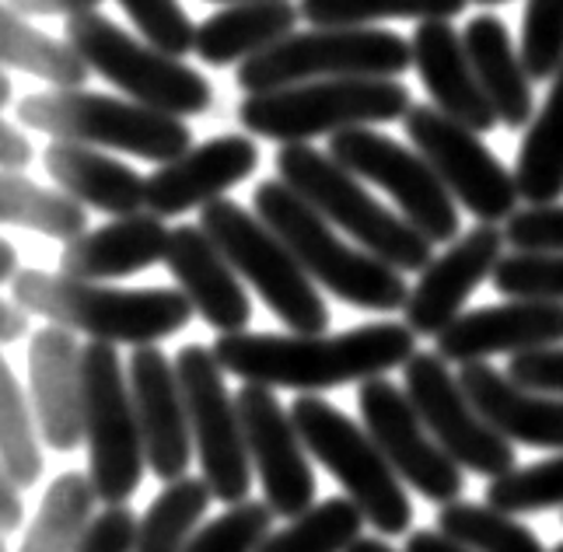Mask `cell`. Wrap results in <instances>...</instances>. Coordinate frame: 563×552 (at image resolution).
Listing matches in <instances>:
<instances>
[{
  "label": "cell",
  "mask_w": 563,
  "mask_h": 552,
  "mask_svg": "<svg viewBox=\"0 0 563 552\" xmlns=\"http://www.w3.org/2000/svg\"><path fill=\"white\" fill-rule=\"evenodd\" d=\"M11 95H14L11 77H0V102H4V109H11Z\"/></svg>",
  "instance_id": "11a10c76"
},
{
  "label": "cell",
  "mask_w": 563,
  "mask_h": 552,
  "mask_svg": "<svg viewBox=\"0 0 563 552\" xmlns=\"http://www.w3.org/2000/svg\"><path fill=\"white\" fill-rule=\"evenodd\" d=\"M553 552H563V542H560V545H553Z\"/></svg>",
  "instance_id": "680465c9"
},
{
  "label": "cell",
  "mask_w": 563,
  "mask_h": 552,
  "mask_svg": "<svg viewBox=\"0 0 563 552\" xmlns=\"http://www.w3.org/2000/svg\"><path fill=\"white\" fill-rule=\"evenodd\" d=\"M413 67L431 102L476 133H490L500 115L473 70L470 49L449 22H420L413 32Z\"/></svg>",
  "instance_id": "cb8c5ba5"
},
{
  "label": "cell",
  "mask_w": 563,
  "mask_h": 552,
  "mask_svg": "<svg viewBox=\"0 0 563 552\" xmlns=\"http://www.w3.org/2000/svg\"><path fill=\"white\" fill-rule=\"evenodd\" d=\"M133 542H137V515L123 504L95 515L77 552H133Z\"/></svg>",
  "instance_id": "f6af8a7d"
},
{
  "label": "cell",
  "mask_w": 563,
  "mask_h": 552,
  "mask_svg": "<svg viewBox=\"0 0 563 552\" xmlns=\"http://www.w3.org/2000/svg\"><path fill=\"white\" fill-rule=\"evenodd\" d=\"M406 136L434 165L441 183L479 224H500L518 210L515 172L500 165V157L479 141V133L452 120L449 112L431 106H413L406 112Z\"/></svg>",
  "instance_id": "5bb4252c"
},
{
  "label": "cell",
  "mask_w": 563,
  "mask_h": 552,
  "mask_svg": "<svg viewBox=\"0 0 563 552\" xmlns=\"http://www.w3.org/2000/svg\"><path fill=\"white\" fill-rule=\"evenodd\" d=\"M25 525V504H22V489H18L14 483L0 479V528L8 531H18Z\"/></svg>",
  "instance_id": "681fc988"
},
{
  "label": "cell",
  "mask_w": 563,
  "mask_h": 552,
  "mask_svg": "<svg viewBox=\"0 0 563 552\" xmlns=\"http://www.w3.org/2000/svg\"><path fill=\"white\" fill-rule=\"evenodd\" d=\"M43 165L49 179L70 192L85 207H95L112 217H126L147 207V179L115 157L102 154L99 147L74 144V141H53L43 151Z\"/></svg>",
  "instance_id": "4316f807"
},
{
  "label": "cell",
  "mask_w": 563,
  "mask_h": 552,
  "mask_svg": "<svg viewBox=\"0 0 563 552\" xmlns=\"http://www.w3.org/2000/svg\"><path fill=\"white\" fill-rule=\"evenodd\" d=\"M521 64L532 81H553L563 67V0H526L521 14Z\"/></svg>",
  "instance_id": "60d3db41"
},
{
  "label": "cell",
  "mask_w": 563,
  "mask_h": 552,
  "mask_svg": "<svg viewBox=\"0 0 563 552\" xmlns=\"http://www.w3.org/2000/svg\"><path fill=\"white\" fill-rule=\"evenodd\" d=\"M462 43L470 49L473 70L479 77L483 91L494 102L504 126L521 130L529 126L536 115L532 98V77L521 64V53H515L511 32L497 14H476L462 32Z\"/></svg>",
  "instance_id": "83f0119b"
},
{
  "label": "cell",
  "mask_w": 563,
  "mask_h": 552,
  "mask_svg": "<svg viewBox=\"0 0 563 552\" xmlns=\"http://www.w3.org/2000/svg\"><path fill=\"white\" fill-rule=\"evenodd\" d=\"M228 374L252 385L325 391L382 378L406 367L417 353V332L406 322H372L336 332V336H277V332H221L210 346Z\"/></svg>",
  "instance_id": "6da1fadb"
},
{
  "label": "cell",
  "mask_w": 563,
  "mask_h": 552,
  "mask_svg": "<svg viewBox=\"0 0 563 552\" xmlns=\"http://www.w3.org/2000/svg\"><path fill=\"white\" fill-rule=\"evenodd\" d=\"M438 531L476 552H547L529 525H521L515 515H504V510L490 504H470V500L441 504Z\"/></svg>",
  "instance_id": "8d00e7d4"
},
{
  "label": "cell",
  "mask_w": 563,
  "mask_h": 552,
  "mask_svg": "<svg viewBox=\"0 0 563 552\" xmlns=\"http://www.w3.org/2000/svg\"><path fill=\"white\" fill-rule=\"evenodd\" d=\"M476 4H504V0H476Z\"/></svg>",
  "instance_id": "6f0895ef"
},
{
  "label": "cell",
  "mask_w": 563,
  "mask_h": 552,
  "mask_svg": "<svg viewBox=\"0 0 563 552\" xmlns=\"http://www.w3.org/2000/svg\"><path fill=\"white\" fill-rule=\"evenodd\" d=\"M277 172L325 221H333L388 266H396L399 273H423L431 266L434 242L402 213L382 207L333 154H322L312 144H284L277 151Z\"/></svg>",
  "instance_id": "5b68a950"
},
{
  "label": "cell",
  "mask_w": 563,
  "mask_h": 552,
  "mask_svg": "<svg viewBox=\"0 0 563 552\" xmlns=\"http://www.w3.org/2000/svg\"><path fill=\"white\" fill-rule=\"evenodd\" d=\"M29 399L53 451L85 441V346L64 325L38 329L29 343Z\"/></svg>",
  "instance_id": "ffe728a7"
},
{
  "label": "cell",
  "mask_w": 563,
  "mask_h": 552,
  "mask_svg": "<svg viewBox=\"0 0 563 552\" xmlns=\"http://www.w3.org/2000/svg\"><path fill=\"white\" fill-rule=\"evenodd\" d=\"M252 207L274 228L284 245L298 255L305 273L333 298L364 311H399L410 301L402 273L367 249L346 245L333 231L336 224L305 200L284 179H266L252 192Z\"/></svg>",
  "instance_id": "3957f363"
},
{
  "label": "cell",
  "mask_w": 563,
  "mask_h": 552,
  "mask_svg": "<svg viewBox=\"0 0 563 552\" xmlns=\"http://www.w3.org/2000/svg\"><path fill=\"white\" fill-rule=\"evenodd\" d=\"M487 504L515 518L563 507V455L532 462V465H515L504 472V476L490 479Z\"/></svg>",
  "instance_id": "f35d334b"
},
{
  "label": "cell",
  "mask_w": 563,
  "mask_h": 552,
  "mask_svg": "<svg viewBox=\"0 0 563 552\" xmlns=\"http://www.w3.org/2000/svg\"><path fill=\"white\" fill-rule=\"evenodd\" d=\"M120 8L154 49L179 60L197 53V25L189 22L179 0H120Z\"/></svg>",
  "instance_id": "7bdbcfd3"
},
{
  "label": "cell",
  "mask_w": 563,
  "mask_h": 552,
  "mask_svg": "<svg viewBox=\"0 0 563 552\" xmlns=\"http://www.w3.org/2000/svg\"><path fill=\"white\" fill-rule=\"evenodd\" d=\"M43 476L38 455V420L32 399L18 385L11 364H0V479L32 489Z\"/></svg>",
  "instance_id": "e575fe53"
},
{
  "label": "cell",
  "mask_w": 563,
  "mask_h": 552,
  "mask_svg": "<svg viewBox=\"0 0 563 552\" xmlns=\"http://www.w3.org/2000/svg\"><path fill=\"white\" fill-rule=\"evenodd\" d=\"M563 343V301H526L511 298L508 305H490L462 311L459 319L438 332L434 350L444 361L473 364L494 353H529Z\"/></svg>",
  "instance_id": "44dd1931"
},
{
  "label": "cell",
  "mask_w": 563,
  "mask_h": 552,
  "mask_svg": "<svg viewBox=\"0 0 563 552\" xmlns=\"http://www.w3.org/2000/svg\"><path fill=\"white\" fill-rule=\"evenodd\" d=\"M410 109V91L393 77H322V81L245 95L239 123L263 141L308 144L325 133L406 120Z\"/></svg>",
  "instance_id": "277c9868"
},
{
  "label": "cell",
  "mask_w": 563,
  "mask_h": 552,
  "mask_svg": "<svg viewBox=\"0 0 563 552\" xmlns=\"http://www.w3.org/2000/svg\"><path fill=\"white\" fill-rule=\"evenodd\" d=\"M183 399L189 412L192 448L203 468V479L213 489V500L242 504L252 489V459L245 444V427L239 399H231L224 385V367L213 350L189 343L176 357Z\"/></svg>",
  "instance_id": "7c38bea8"
},
{
  "label": "cell",
  "mask_w": 563,
  "mask_h": 552,
  "mask_svg": "<svg viewBox=\"0 0 563 552\" xmlns=\"http://www.w3.org/2000/svg\"><path fill=\"white\" fill-rule=\"evenodd\" d=\"M504 228L497 224H476L473 231L434 255L431 266L420 273V280L410 287V301L402 308V319L417 336H438L465 311V301L473 290L494 276L497 263L504 260Z\"/></svg>",
  "instance_id": "ac0fdd59"
},
{
  "label": "cell",
  "mask_w": 563,
  "mask_h": 552,
  "mask_svg": "<svg viewBox=\"0 0 563 552\" xmlns=\"http://www.w3.org/2000/svg\"><path fill=\"white\" fill-rule=\"evenodd\" d=\"M239 412L245 427V444L256 476L263 483V500L277 518H298L316 504V472L308 465V448L280 406L269 385L245 382L239 388Z\"/></svg>",
  "instance_id": "e0dca14e"
},
{
  "label": "cell",
  "mask_w": 563,
  "mask_h": 552,
  "mask_svg": "<svg viewBox=\"0 0 563 552\" xmlns=\"http://www.w3.org/2000/svg\"><path fill=\"white\" fill-rule=\"evenodd\" d=\"M357 406L367 433L382 448V455L393 462L402 483L417 489L431 504H452L462 500V465L444 451L434 433L427 430L423 417L417 412L413 399L396 382L367 378L357 388Z\"/></svg>",
  "instance_id": "2e32d148"
},
{
  "label": "cell",
  "mask_w": 563,
  "mask_h": 552,
  "mask_svg": "<svg viewBox=\"0 0 563 552\" xmlns=\"http://www.w3.org/2000/svg\"><path fill=\"white\" fill-rule=\"evenodd\" d=\"M0 60L4 67L25 70L53 88H85L91 67L70 43H56L53 35L29 25L8 4L0 11Z\"/></svg>",
  "instance_id": "1f68e13d"
},
{
  "label": "cell",
  "mask_w": 563,
  "mask_h": 552,
  "mask_svg": "<svg viewBox=\"0 0 563 552\" xmlns=\"http://www.w3.org/2000/svg\"><path fill=\"white\" fill-rule=\"evenodd\" d=\"M459 382L511 444L563 451V396L518 385L511 374H500L487 361L459 364Z\"/></svg>",
  "instance_id": "d4e9b609"
},
{
  "label": "cell",
  "mask_w": 563,
  "mask_h": 552,
  "mask_svg": "<svg viewBox=\"0 0 563 552\" xmlns=\"http://www.w3.org/2000/svg\"><path fill=\"white\" fill-rule=\"evenodd\" d=\"M301 8L290 0H245L228 4L203 25H197V56L210 67L245 64L256 53L277 46L295 32Z\"/></svg>",
  "instance_id": "f1b7e54d"
},
{
  "label": "cell",
  "mask_w": 563,
  "mask_h": 552,
  "mask_svg": "<svg viewBox=\"0 0 563 552\" xmlns=\"http://www.w3.org/2000/svg\"><path fill=\"white\" fill-rule=\"evenodd\" d=\"M4 4L22 14V18H38V14H64V18H77L88 11H99L102 0H4Z\"/></svg>",
  "instance_id": "7dc6e473"
},
{
  "label": "cell",
  "mask_w": 563,
  "mask_h": 552,
  "mask_svg": "<svg viewBox=\"0 0 563 552\" xmlns=\"http://www.w3.org/2000/svg\"><path fill=\"white\" fill-rule=\"evenodd\" d=\"M32 157H35L32 141L22 130L11 123L0 126V165H4V172H25L32 165Z\"/></svg>",
  "instance_id": "c3c4849f"
},
{
  "label": "cell",
  "mask_w": 563,
  "mask_h": 552,
  "mask_svg": "<svg viewBox=\"0 0 563 552\" xmlns=\"http://www.w3.org/2000/svg\"><path fill=\"white\" fill-rule=\"evenodd\" d=\"M11 298L29 314L112 346H151L168 340L183 332L192 311H197L183 290L172 287L130 290L46 269L18 273V280L11 284Z\"/></svg>",
  "instance_id": "7a4b0ae2"
},
{
  "label": "cell",
  "mask_w": 563,
  "mask_h": 552,
  "mask_svg": "<svg viewBox=\"0 0 563 552\" xmlns=\"http://www.w3.org/2000/svg\"><path fill=\"white\" fill-rule=\"evenodd\" d=\"M67 43L85 56V64L120 88L126 98L168 115H200L213 106V88L179 56H168L123 32L112 18L88 11L67 18Z\"/></svg>",
  "instance_id": "30bf717a"
},
{
  "label": "cell",
  "mask_w": 563,
  "mask_h": 552,
  "mask_svg": "<svg viewBox=\"0 0 563 552\" xmlns=\"http://www.w3.org/2000/svg\"><path fill=\"white\" fill-rule=\"evenodd\" d=\"M508 374L526 388L563 396V343L547 346V350L518 353V357H511V364H508Z\"/></svg>",
  "instance_id": "bcb514c9"
},
{
  "label": "cell",
  "mask_w": 563,
  "mask_h": 552,
  "mask_svg": "<svg viewBox=\"0 0 563 552\" xmlns=\"http://www.w3.org/2000/svg\"><path fill=\"white\" fill-rule=\"evenodd\" d=\"M168 228L165 217L154 210H137L115 221L85 231L60 252V273L77 280H120L133 276L154 263H165L168 252Z\"/></svg>",
  "instance_id": "484cf974"
},
{
  "label": "cell",
  "mask_w": 563,
  "mask_h": 552,
  "mask_svg": "<svg viewBox=\"0 0 563 552\" xmlns=\"http://www.w3.org/2000/svg\"><path fill=\"white\" fill-rule=\"evenodd\" d=\"M29 332V311L18 305L14 298L0 305V340H4L8 346L18 343Z\"/></svg>",
  "instance_id": "816d5d0a"
},
{
  "label": "cell",
  "mask_w": 563,
  "mask_h": 552,
  "mask_svg": "<svg viewBox=\"0 0 563 552\" xmlns=\"http://www.w3.org/2000/svg\"><path fill=\"white\" fill-rule=\"evenodd\" d=\"M290 420H295L308 455H316V462L346 489V497L364 510L375 531L382 536L410 531L413 504L402 489V476L382 455L367 427H357L346 412L319 399L316 391H298V399L290 402Z\"/></svg>",
  "instance_id": "52a82bcc"
},
{
  "label": "cell",
  "mask_w": 563,
  "mask_h": 552,
  "mask_svg": "<svg viewBox=\"0 0 563 552\" xmlns=\"http://www.w3.org/2000/svg\"><path fill=\"white\" fill-rule=\"evenodd\" d=\"M329 154L357 179L382 186L406 221L420 228L434 245H449L459 239V200L420 151L402 147L372 126H361L329 136Z\"/></svg>",
  "instance_id": "4fadbf2b"
},
{
  "label": "cell",
  "mask_w": 563,
  "mask_h": 552,
  "mask_svg": "<svg viewBox=\"0 0 563 552\" xmlns=\"http://www.w3.org/2000/svg\"><path fill=\"white\" fill-rule=\"evenodd\" d=\"M18 123L56 141L88 147H112L151 165H168L192 147V133L179 120L158 109H147L133 98H112L85 88H53L29 95L14 109Z\"/></svg>",
  "instance_id": "8992f818"
},
{
  "label": "cell",
  "mask_w": 563,
  "mask_h": 552,
  "mask_svg": "<svg viewBox=\"0 0 563 552\" xmlns=\"http://www.w3.org/2000/svg\"><path fill=\"white\" fill-rule=\"evenodd\" d=\"M346 552H396L393 545H385L382 539H357Z\"/></svg>",
  "instance_id": "db71d44e"
},
{
  "label": "cell",
  "mask_w": 563,
  "mask_h": 552,
  "mask_svg": "<svg viewBox=\"0 0 563 552\" xmlns=\"http://www.w3.org/2000/svg\"><path fill=\"white\" fill-rule=\"evenodd\" d=\"M274 507L266 500H242L228 504L224 515L197 528L186 552H256L269 536H274Z\"/></svg>",
  "instance_id": "ab89813d"
},
{
  "label": "cell",
  "mask_w": 563,
  "mask_h": 552,
  "mask_svg": "<svg viewBox=\"0 0 563 552\" xmlns=\"http://www.w3.org/2000/svg\"><path fill=\"white\" fill-rule=\"evenodd\" d=\"M490 280L504 298L563 301V252H511Z\"/></svg>",
  "instance_id": "b9f144b4"
},
{
  "label": "cell",
  "mask_w": 563,
  "mask_h": 552,
  "mask_svg": "<svg viewBox=\"0 0 563 552\" xmlns=\"http://www.w3.org/2000/svg\"><path fill=\"white\" fill-rule=\"evenodd\" d=\"M402 388L413 399L427 430L449 455L476 472V476L497 479L515 468V444L483 417L476 402L465 396L459 374H452L441 353H413L402 367Z\"/></svg>",
  "instance_id": "9a60e30c"
},
{
  "label": "cell",
  "mask_w": 563,
  "mask_h": 552,
  "mask_svg": "<svg viewBox=\"0 0 563 552\" xmlns=\"http://www.w3.org/2000/svg\"><path fill=\"white\" fill-rule=\"evenodd\" d=\"M85 444L95 497L123 507L141 489L147 451L120 350L99 340L85 346Z\"/></svg>",
  "instance_id": "8fae6325"
},
{
  "label": "cell",
  "mask_w": 563,
  "mask_h": 552,
  "mask_svg": "<svg viewBox=\"0 0 563 552\" xmlns=\"http://www.w3.org/2000/svg\"><path fill=\"white\" fill-rule=\"evenodd\" d=\"M515 183L526 203H556L563 196V67L518 147Z\"/></svg>",
  "instance_id": "f546056e"
},
{
  "label": "cell",
  "mask_w": 563,
  "mask_h": 552,
  "mask_svg": "<svg viewBox=\"0 0 563 552\" xmlns=\"http://www.w3.org/2000/svg\"><path fill=\"white\" fill-rule=\"evenodd\" d=\"M470 0H301L308 25H372L385 18H413V22H452Z\"/></svg>",
  "instance_id": "74e56055"
},
{
  "label": "cell",
  "mask_w": 563,
  "mask_h": 552,
  "mask_svg": "<svg viewBox=\"0 0 563 552\" xmlns=\"http://www.w3.org/2000/svg\"><path fill=\"white\" fill-rule=\"evenodd\" d=\"M18 252L11 249V242H0V280L4 284H14L18 280Z\"/></svg>",
  "instance_id": "f5cc1de1"
},
{
  "label": "cell",
  "mask_w": 563,
  "mask_h": 552,
  "mask_svg": "<svg viewBox=\"0 0 563 552\" xmlns=\"http://www.w3.org/2000/svg\"><path fill=\"white\" fill-rule=\"evenodd\" d=\"M256 165L260 147L252 136H213L200 147H189L176 162L158 165L147 179V210L158 217H179L192 207H207L210 200H221L231 186L245 183Z\"/></svg>",
  "instance_id": "7402d4cb"
},
{
  "label": "cell",
  "mask_w": 563,
  "mask_h": 552,
  "mask_svg": "<svg viewBox=\"0 0 563 552\" xmlns=\"http://www.w3.org/2000/svg\"><path fill=\"white\" fill-rule=\"evenodd\" d=\"M165 266L210 329L242 332L249 325L252 305L239 280V269L231 266L221 245L203 231V224L172 228Z\"/></svg>",
  "instance_id": "603a6c76"
},
{
  "label": "cell",
  "mask_w": 563,
  "mask_h": 552,
  "mask_svg": "<svg viewBox=\"0 0 563 552\" xmlns=\"http://www.w3.org/2000/svg\"><path fill=\"white\" fill-rule=\"evenodd\" d=\"M0 221L8 228L38 231L56 242H74L88 231V210L70 192L46 189L22 172H4L0 183Z\"/></svg>",
  "instance_id": "d6a6232c"
},
{
  "label": "cell",
  "mask_w": 563,
  "mask_h": 552,
  "mask_svg": "<svg viewBox=\"0 0 563 552\" xmlns=\"http://www.w3.org/2000/svg\"><path fill=\"white\" fill-rule=\"evenodd\" d=\"M218 4H245V0H218Z\"/></svg>",
  "instance_id": "9f6ffc18"
},
{
  "label": "cell",
  "mask_w": 563,
  "mask_h": 552,
  "mask_svg": "<svg viewBox=\"0 0 563 552\" xmlns=\"http://www.w3.org/2000/svg\"><path fill=\"white\" fill-rule=\"evenodd\" d=\"M402 552H476V549L455 542L452 536H444V531L423 528V531H413V536L406 539V549Z\"/></svg>",
  "instance_id": "f907efd6"
},
{
  "label": "cell",
  "mask_w": 563,
  "mask_h": 552,
  "mask_svg": "<svg viewBox=\"0 0 563 552\" xmlns=\"http://www.w3.org/2000/svg\"><path fill=\"white\" fill-rule=\"evenodd\" d=\"M126 374L144 433L147 465L162 483H176L192 462V430L176 361H168L154 343L133 346Z\"/></svg>",
  "instance_id": "d6986e66"
},
{
  "label": "cell",
  "mask_w": 563,
  "mask_h": 552,
  "mask_svg": "<svg viewBox=\"0 0 563 552\" xmlns=\"http://www.w3.org/2000/svg\"><path fill=\"white\" fill-rule=\"evenodd\" d=\"M413 64V43L388 29L322 25L290 32L277 46L239 64L235 85L245 95L277 91L322 77H399Z\"/></svg>",
  "instance_id": "ba28073f"
},
{
  "label": "cell",
  "mask_w": 563,
  "mask_h": 552,
  "mask_svg": "<svg viewBox=\"0 0 563 552\" xmlns=\"http://www.w3.org/2000/svg\"><path fill=\"white\" fill-rule=\"evenodd\" d=\"M200 224L221 245L242 280L256 287L263 305L290 332L316 336V332L329 329V308L316 280L305 273L298 255L284 245L280 234L260 213H249L235 200L221 196V200L200 207Z\"/></svg>",
  "instance_id": "9c48e42d"
},
{
  "label": "cell",
  "mask_w": 563,
  "mask_h": 552,
  "mask_svg": "<svg viewBox=\"0 0 563 552\" xmlns=\"http://www.w3.org/2000/svg\"><path fill=\"white\" fill-rule=\"evenodd\" d=\"M95 486L81 472H64L38 500V515L25 528L18 552H77L95 521Z\"/></svg>",
  "instance_id": "4dcf8cb0"
},
{
  "label": "cell",
  "mask_w": 563,
  "mask_h": 552,
  "mask_svg": "<svg viewBox=\"0 0 563 552\" xmlns=\"http://www.w3.org/2000/svg\"><path fill=\"white\" fill-rule=\"evenodd\" d=\"M364 521V510L343 493L290 518V525L274 531L256 552H346L361 539Z\"/></svg>",
  "instance_id": "d590c367"
},
{
  "label": "cell",
  "mask_w": 563,
  "mask_h": 552,
  "mask_svg": "<svg viewBox=\"0 0 563 552\" xmlns=\"http://www.w3.org/2000/svg\"><path fill=\"white\" fill-rule=\"evenodd\" d=\"M210 500L213 489L207 479L183 476L176 483H165V489L144 510V518H137L133 552H186L189 539L207 518Z\"/></svg>",
  "instance_id": "836d02e7"
},
{
  "label": "cell",
  "mask_w": 563,
  "mask_h": 552,
  "mask_svg": "<svg viewBox=\"0 0 563 552\" xmlns=\"http://www.w3.org/2000/svg\"><path fill=\"white\" fill-rule=\"evenodd\" d=\"M515 252H563V203H529L504 221Z\"/></svg>",
  "instance_id": "ee69618b"
}]
</instances>
